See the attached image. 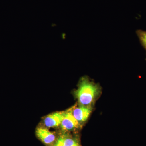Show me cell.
I'll return each instance as SVG.
<instances>
[{
  "label": "cell",
  "mask_w": 146,
  "mask_h": 146,
  "mask_svg": "<svg viewBox=\"0 0 146 146\" xmlns=\"http://www.w3.org/2000/svg\"><path fill=\"white\" fill-rule=\"evenodd\" d=\"M100 91V87L98 84L91 81L88 77H84L79 82L75 95L79 104L92 107Z\"/></svg>",
  "instance_id": "1"
},
{
  "label": "cell",
  "mask_w": 146,
  "mask_h": 146,
  "mask_svg": "<svg viewBox=\"0 0 146 146\" xmlns=\"http://www.w3.org/2000/svg\"><path fill=\"white\" fill-rule=\"evenodd\" d=\"M136 33L140 40V43L146 51V31L138 30L136 31Z\"/></svg>",
  "instance_id": "7"
},
{
  "label": "cell",
  "mask_w": 146,
  "mask_h": 146,
  "mask_svg": "<svg viewBox=\"0 0 146 146\" xmlns=\"http://www.w3.org/2000/svg\"><path fill=\"white\" fill-rule=\"evenodd\" d=\"M52 146H64L63 134L58 137Z\"/></svg>",
  "instance_id": "8"
},
{
  "label": "cell",
  "mask_w": 146,
  "mask_h": 146,
  "mask_svg": "<svg viewBox=\"0 0 146 146\" xmlns=\"http://www.w3.org/2000/svg\"><path fill=\"white\" fill-rule=\"evenodd\" d=\"M36 134L39 140L47 146H52L57 138L54 132L43 127L36 129Z\"/></svg>",
  "instance_id": "4"
},
{
  "label": "cell",
  "mask_w": 146,
  "mask_h": 146,
  "mask_svg": "<svg viewBox=\"0 0 146 146\" xmlns=\"http://www.w3.org/2000/svg\"></svg>",
  "instance_id": "9"
},
{
  "label": "cell",
  "mask_w": 146,
  "mask_h": 146,
  "mask_svg": "<svg viewBox=\"0 0 146 146\" xmlns=\"http://www.w3.org/2000/svg\"><path fill=\"white\" fill-rule=\"evenodd\" d=\"M64 146H81L78 138L68 133L63 134Z\"/></svg>",
  "instance_id": "6"
},
{
  "label": "cell",
  "mask_w": 146,
  "mask_h": 146,
  "mask_svg": "<svg viewBox=\"0 0 146 146\" xmlns=\"http://www.w3.org/2000/svg\"><path fill=\"white\" fill-rule=\"evenodd\" d=\"M60 126L64 132H70L78 129L81 125L73 116L70 108L65 111L64 118Z\"/></svg>",
  "instance_id": "2"
},
{
  "label": "cell",
  "mask_w": 146,
  "mask_h": 146,
  "mask_svg": "<svg viewBox=\"0 0 146 146\" xmlns=\"http://www.w3.org/2000/svg\"><path fill=\"white\" fill-rule=\"evenodd\" d=\"M71 108L72 114L80 124L87 121L92 111V107L79 104Z\"/></svg>",
  "instance_id": "3"
},
{
  "label": "cell",
  "mask_w": 146,
  "mask_h": 146,
  "mask_svg": "<svg viewBox=\"0 0 146 146\" xmlns=\"http://www.w3.org/2000/svg\"><path fill=\"white\" fill-rule=\"evenodd\" d=\"M65 115V111L52 113L46 116L44 120V125L48 128L60 126Z\"/></svg>",
  "instance_id": "5"
}]
</instances>
